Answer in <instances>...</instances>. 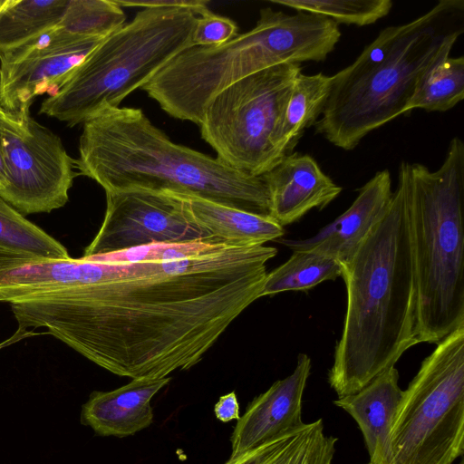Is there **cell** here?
I'll use <instances>...</instances> for the list:
<instances>
[{
	"label": "cell",
	"instance_id": "cell-1",
	"mask_svg": "<svg viewBox=\"0 0 464 464\" xmlns=\"http://www.w3.org/2000/svg\"><path fill=\"white\" fill-rule=\"evenodd\" d=\"M274 246L214 237L85 259L78 286L10 304L18 327H44L106 371L164 378L199 362L262 297Z\"/></svg>",
	"mask_w": 464,
	"mask_h": 464
},
{
	"label": "cell",
	"instance_id": "cell-2",
	"mask_svg": "<svg viewBox=\"0 0 464 464\" xmlns=\"http://www.w3.org/2000/svg\"><path fill=\"white\" fill-rule=\"evenodd\" d=\"M341 266L346 312L327 377L338 398L362 390L418 343L415 267L399 184L382 218Z\"/></svg>",
	"mask_w": 464,
	"mask_h": 464
},
{
	"label": "cell",
	"instance_id": "cell-3",
	"mask_svg": "<svg viewBox=\"0 0 464 464\" xmlns=\"http://www.w3.org/2000/svg\"><path fill=\"white\" fill-rule=\"evenodd\" d=\"M74 163L77 176L93 179L105 192H170L269 216L262 176L173 142L140 109L111 108L83 122Z\"/></svg>",
	"mask_w": 464,
	"mask_h": 464
},
{
	"label": "cell",
	"instance_id": "cell-4",
	"mask_svg": "<svg viewBox=\"0 0 464 464\" xmlns=\"http://www.w3.org/2000/svg\"><path fill=\"white\" fill-rule=\"evenodd\" d=\"M463 13V0H440L416 19L382 29L353 63L332 76L316 132L352 150L372 130L408 113L420 74L462 34Z\"/></svg>",
	"mask_w": 464,
	"mask_h": 464
},
{
	"label": "cell",
	"instance_id": "cell-5",
	"mask_svg": "<svg viewBox=\"0 0 464 464\" xmlns=\"http://www.w3.org/2000/svg\"><path fill=\"white\" fill-rule=\"evenodd\" d=\"M417 285L416 338L438 343L464 324V144L454 137L435 171L401 161Z\"/></svg>",
	"mask_w": 464,
	"mask_h": 464
},
{
	"label": "cell",
	"instance_id": "cell-6",
	"mask_svg": "<svg viewBox=\"0 0 464 464\" xmlns=\"http://www.w3.org/2000/svg\"><path fill=\"white\" fill-rule=\"evenodd\" d=\"M198 15L186 8H144L102 43L40 113L73 127L117 108L182 51L192 47Z\"/></svg>",
	"mask_w": 464,
	"mask_h": 464
},
{
	"label": "cell",
	"instance_id": "cell-7",
	"mask_svg": "<svg viewBox=\"0 0 464 464\" xmlns=\"http://www.w3.org/2000/svg\"><path fill=\"white\" fill-rule=\"evenodd\" d=\"M394 464H452L464 453V324L437 343L403 391L390 433Z\"/></svg>",
	"mask_w": 464,
	"mask_h": 464
},
{
	"label": "cell",
	"instance_id": "cell-8",
	"mask_svg": "<svg viewBox=\"0 0 464 464\" xmlns=\"http://www.w3.org/2000/svg\"><path fill=\"white\" fill-rule=\"evenodd\" d=\"M298 63L278 64L235 82L208 104L202 139L217 159L238 171L262 176L286 155L282 130Z\"/></svg>",
	"mask_w": 464,
	"mask_h": 464
},
{
	"label": "cell",
	"instance_id": "cell-9",
	"mask_svg": "<svg viewBox=\"0 0 464 464\" xmlns=\"http://www.w3.org/2000/svg\"><path fill=\"white\" fill-rule=\"evenodd\" d=\"M0 138L6 176L0 198L23 216L63 207L77 172L61 139L30 111L1 105Z\"/></svg>",
	"mask_w": 464,
	"mask_h": 464
},
{
	"label": "cell",
	"instance_id": "cell-10",
	"mask_svg": "<svg viewBox=\"0 0 464 464\" xmlns=\"http://www.w3.org/2000/svg\"><path fill=\"white\" fill-rule=\"evenodd\" d=\"M105 194L106 210L102 226L82 256L212 237L186 216L177 194L144 189Z\"/></svg>",
	"mask_w": 464,
	"mask_h": 464
},
{
	"label": "cell",
	"instance_id": "cell-11",
	"mask_svg": "<svg viewBox=\"0 0 464 464\" xmlns=\"http://www.w3.org/2000/svg\"><path fill=\"white\" fill-rule=\"evenodd\" d=\"M103 39L61 38L50 29L1 54L0 105L11 112H25L37 96H54Z\"/></svg>",
	"mask_w": 464,
	"mask_h": 464
},
{
	"label": "cell",
	"instance_id": "cell-12",
	"mask_svg": "<svg viewBox=\"0 0 464 464\" xmlns=\"http://www.w3.org/2000/svg\"><path fill=\"white\" fill-rule=\"evenodd\" d=\"M312 362L299 353L294 372L275 382L248 403L230 437L231 454L237 457L268 440L302 427V401Z\"/></svg>",
	"mask_w": 464,
	"mask_h": 464
},
{
	"label": "cell",
	"instance_id": "cell-13",
	"mask_svg": "<svg viewBox=\"0 0 464 464\" xmlns=\"http://www.w3.org/2000/svg\"><path fill=\"white\" fill-rule=\"evenodd\" d=\"M392 195L389 170L378 171L358 190L352 205L314 236L280 242L293 251H315L343 263L352 257L382 218Z\"/></svg>",
	"mask_w": 464,
	"mask_h": 464
},
{
	"label": "cell",
	"instance_id": "cell-14",
	"mask_svg": "<svg viewBox=\"0 0 464 464\" xmlns=\"http://www.w3.org/2000/svg\"><path fill=\"white\" fill-rule=\"evenodd\" d=\"M269 197V216L282 227L299 220L313 208L323 209L342 188L308 154L285 155L262 175Z\"/></svg>",
	"mask_w": 464,
	"mask_h": 464
},
{
	"label": "cell",
	"instance_id": "cell-15",
	"mask_svg": "<svg viewBox=\"0 0 464 464\" xmlns=\"http://www.w3.org/2000/svg\"><path fill=\"white\" fill-rule=\"evenodd\" d=\"M170 380L139 378L112 391H94L82 406L81 423L98 436L133 435L152 424L151 400Z\"/></svg>",
	"mask_w": 464,
	"mask_h": 464
},
{
	"label": "cell",
	"instance_id": "cell-16",
	"mask_svg": "<svg viewBox=\"0 0 464 464\" xmlns=\"http://www.w3.org/2000/svg\"><path fill=\"white\" fill-rule=\"evenodd\" d=\"M402 393L393 366L359 392L334 401L357 422L372 464H394L390 433Z\"/></svg>",
	"mask_w": 464,
	"mask_h": 464
},
{
	"label": "cell",
	"instance_id": "cell-17",
	"mask_svg": "<svg viewBox=\"0 0 464 464\" xmlns=\"http://www.w3.org/2000/svg\"><path fill=\"white\" fill-rule=\"evenodd\" d=\"M177 195L186 216L194 224L225 242L265 245L285 235L284 227L270 216L246 212L198 197Z\"/></svg>",
	"mask_w": 464,
	"mask_h": 464
},
{
	"label": "cell",
	"instance_id": "cell-18",
	"mask_svg": "<svg viewBox=\"0 0 464 464\" xmlns=\"http://www.w3.org/2000/svg\"><path fill=\"white\" fill-rule=\"evenodd\" d=\"M337 438L326 435L322 419L268 440L224 464H332Z\"/></svg>",
	"mask_w": 464,
	"mask_h": 464
},
{
	"label": "cell",
	"instance_id": "cell-19",
	"mask_svg": "<svg viewBox=\"0 0 464 464\" xmlns=\"http://www.w3.org/2000/svg\"><path fill=\"white\" fill-rule=\"evenodd\" d=\"M69 0H2L0 55L14 51L54 27Z\"/></svg>",
	"mask_w": 464,
	"mask_h": 464
},
{
	"label": "cell",
	"instance_id": "cell-20",
	"mask_svg": "<svg viewBox=\"0 0 464 464\" xmlns=\"http://www.w3.org/2000/svg\"><path fill=\"white\" fill-rule=\"evenodd\" d=\"M445 52L419 77L408 105L426 111H446L464 98V57H450Z\"/></svg>",
	"mask_w": 464,
	"mask_h": 464
},
{
	"label": "cell",
	"instance_id": "cell-21",
	"mask_svg": "<svg viewBox=\"0 0 464 464\" xmlns=\"http://www.w3.org/2000/svg\"><path fill=\"white\" fill-rule=\"evenodd\" d=\"M332 76L322 72H300L291 91L284 117L282 139L285 153H291L304 130L315 124L327 102Z\"/></svg>",
	"mask_w": 464,
	"mask_h": 464
},
{
	"label": "cell",
	"instance_id": "cell-22",
	"mask_svg": "<svg viewBox=\"0 0 464 464\" xmlns=\"http://www.w3.org/2000/svg\"><path fill=\"white\" fill-rule=\"evenodd\" d=\"M341 275V263L333 257L311 250L293 251L288 260L266 274L262 295L308 290Z\"/></svg>",
	"mask_w": 464,
	"mask_h": 464
},
{
	"label": "cell",
	"instance_id": "cell-23",
	"mask_svg": "<svg viewBox=\"0 0 464 464\" xmlns=\"http://www.w3.org/2000/svg\"><path fill=\"white\" fill-rule=\"evenodd\" d=\"M125 20L122 8L114 0H69L61 21L51 31L61 38H105Z\"/></svg>",
	"mask_w": 464,
	"mask_h": 464
},
{
	"label": "cell",
	"instance_id": "cell-24",
	"mask_svg": "<svg viewBox=\"0 0 464 464\" xmlns=\"http://www.w3.org/2000/svg\"><path fill=\"white\" fill-rule=\"evenodd\" d=\"M0 248L47 258L70 256L57 240L0 198Z\"/></svg>",
	"mask_w": 464,
	"mask_h": 464
},
{
	"label": "cell",
	"instance_id": "cell-25",
	"mask_svg": "<svg viewBox=\"0 0 464 464\" xmlns=\"http://www.w3.org/2000/svg\"><path fill=\"white\" fill-rule=\"evenodd\" d=\"M296 11L313 13L338 24L364 26L386 16L392 8L391 0H271Z\"/></svg>",
	"mask_w": 464,
	"mask_h": 464
},
{
	"label": "cell",
	"instance_id": "cell-26",
	"mask_svg": "<svg viewBox=\"0 0 464 464\" xmlns=\"http://www.w3.org/2000/svg\"><path fill=\"white\" fill-rule=\"evenodd\" d=\"M237 34V26L233 20L208 10L198 16L191 43L193 46L219 45Z\"/></svg>",
	"mask_w": 464,
	"mask_h": 464
},
{
	"label": "cell",
	"instance_id": "cell-27",
	"mask_svg": "<svg viewBox=\"0 0 464 464\" xmlns=\"http://www.w3.org/2000/svg\"><path fill=\"white\" fill-rule=\"evenodd\" d=\"M122 7H142L144 8H186L191 10L197 15L208 11V1L204 0H139L126 1L114 0Z\"/></svg>",
	"mask_w": 464,
	"mask_h": 464
},
{
	"label": "cell",
	"instance_id": "cell-28",
	"mask_svg": "<svg viewBox=\"0 0 464 464\" xmlns=\"http://www.w3.org/2000/svg\"><path fill=\"white\" fill-rule=\"evenodd\" d=\"M214 412L218 420L222 422H228L233 420H238L239 403L235 392H231L219 398L215 404Z\"/></svg>",
	"mask_w": 464,
	"mask_h": 464
},
{
	"label": "cell",
	"instance_id": "cell-29",
	"mask_svg": "<svg viewBox=\"0 0 464 464\" xmlns=\"http://www.w3.org/2000/svg\"><path fill=\"white\" fill-rule=\"evenodd\" d=\"M41 334L34 333L33 330H24L23 328L18 327L16 332L8 339L5 340L4 342L0 343V350L5 346H8L10 344H13L22 339H24L25 337H30L33 335H38Z\"/></svg>",
	"mask_w": 464,
	"mask_h": 464
},
{
	"label": "cell",
	"instance_id": "cell-30",
	"mask_svg": "<svg viewBox=\"0 0 464 464\" xmlns=\"http://www.w3.org/2000/svg\"><path fill=\"white\" fill-rule=\"evenodd\" d=\"M6 185L5 168L2 153L1 138H0V194L4 191Z\"/></svg>",
	"mask_w": 464,
	"mask_h": 464
},
{
	"label": "cell",
	"instance_id": "cell-31",
	"mask_svg": "<svg viewBox=\"0 0 464 464\" xmlns=\"http://www.w3.org/2000/svg\"><path fill=\"white\" fill-rule=\"evenodd\" d=\"M459 464H464V461H463V459H461V461L459 462Z\"/></svg>",
	"mask_w": 464,
	"mask_h": 464
},
{
	"label": "cell",
	"instance_id": "cell-32",
	"mask_svg": "<svg viewBox=\"0 0 464 464\" xmlns=\"http://www.w3.org/2000/svg\"><path fill=\"white\" fill-rule=\"evenodd\" d=\"M367 464H372V463L369 462V463H367Z\"/></svg>",
	"mask_w": 464,
	"mask_h": 464
},
{
	"label": "cell",
	"instance_id": "cell-33",
	"mask_svg": "<svg viewBox=\"0 0 464 464\" xmlns=\"http://www.w3.org/2000/svg\"><path fill=\"white\" fill-rule=\"evenodd\" d=\"M2 2V0H0V3Z\"/></svg>",
	"mask_w": 464,
	"mask_h": 464
}]
</instances>
